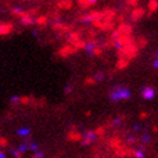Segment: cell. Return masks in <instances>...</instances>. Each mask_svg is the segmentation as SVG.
<instances>
[{
    "mask_svg": "<svg viewBox=\"0 0 158 158\" xmlns=\"http://www.w3.org/2000/svg\"><path fill=\"white\" fill-rule=\"evenodd\" d=\"M71 6H72V0H63L58 3L59 9H71Z\"/></svg>",
    "mask_w": 158,
    "mask_h": 158,
    "instance_id": "cell-11",
    "label": "cell"
},
{
    "mask_svg": "<svg viewBox=\"0 0 158 158\" xmlns=\"http://www.w3.org/2000/svg\"><path fill=\"white\" fill-rule=\"evenodd\" d=\"M17 151H18L21 154L26 153V152L28 151V143H23V144H21V145L17 148Z\"/></svg>",
    "mask_w": 158,
    "mask_h": 158,
    "instance_id": "cell-21",
    "label": "cell"
},
{
    "mask_svg": "<svg viewBox=\"0 0 158 158\" xmlns=\"http://www.w3.org/2000/svg\"><path fill=\"white\" fill-rule=\"evenodd\" d=\"M75 52H76V50L73 49L72 45H67V46H64V48H62V49L59 50V55H60V57H63V58H66V57H68V55L73 54Z\"/></svg>",
    "mask_w": 158,
    "mask_h": 158,
    "instance_id": "cell-9",
    "label": "cell"
},
{
    "mask_svg": "<svg viewBox=\"0 0 158 158\" xmlns=\"http://www.w3.org/2000/svg\"><path fill=\"white\" fill-rule=\"evenodd\" d=\"M10 153H12V156H13L14 158H22V154L17 151V149H13V151H12Z\"/></svg>",
    "mask_w": 158,
    "mask_h": 158,
    "instance_id": "cell-25",
    "label": "cell"
},
{
    "mask_svg": "<svg viewBox=\"0 0 158 158\" xmlns=\"http://www.w3.org/2000/svg\"><path fill=\"white\" fill-rule=\"evenodd\" d=\"M116 43L120 48H123V46H127V45L132 44V39L129 35H121V36L116 37Z\"/></svg>",
    "mask_w": 158,
    "mask_h": 158,
    "instance_id": "cell-5",
    "label": "cell"
},
{
    "mask_svg": "<svg viewBox=\"0 0 158 158\" xmlns=\"http://www.w3.org/2000/svg\"><path fill=\"white\" fill-rule=\"evenodd\" d=\"M21 19H22V21H21V22H22V25H25V26L32 25V22H34L32 18H31L30 15H26V17H23V18H21Z\"/></svg>",
    "mask_w": 158,
    "mask_h": 158,
    "instance_id": "cell-22",
    "label": "cell"
},
{
    "mask_svg": "<svg viewBox=\"0 0 158 158\" xmlns=\"http://www.w3.org/2000/svg\"><path fill=\"white\" fill-rule=\"evenodd\" d=\"M144 14H145V10L143 9V8H135V9L132 10V13H131V18L134 21H139L140 18L144 17Z\"/></svg>",
    "mask_w": 158,
    "mask_h": 158,
    "instance_id": "cell-8",
    "label": "cell"
},
{
    "mask_svg": "<svg viewBox=\"0 0 158 158\" xmlns=\"http://www.w3.org/2000/svg\"><path fill=\"white\" fill-rule=\"evenodd\" d=\"M131 32H132V27H131L130 25H127V23H121V25L116 28V31L113 32L112 37L116 39V37L121 36V35H129V36H130Z\"/></svg>",
    "mask_w": 158,
    "mask_h": 158,
    "instance_id": "cell-3",
    "label": "cell"
},
{
    "mask_svg": "<svg viewBox=\"0 0 158 158\" xmlns=\"http://www.w3.org/2000/svg\"><path fill=\"white\" fill-rule=\"evenodd\" d=\"M0 158H6V154H5V152L0 151Z\"/></svg>",
    "mask_w": 158,
    "mask_h": 158,
    "instance_id": "cell-31",
    "label": "cell"
},
{
    "mask_svg": "<svg viewBox=\"0 0 158 158\" xmlns=\"http://www.w3.org/2000/svg\"><path fill=\"white\" fill-rule=\"evenodd\" d=\"M12 13H13L14 15H17V17H19V18H23V17H26V15H28L27 12H23V10H21V9H13Z\"/></svg>",
    "mask_w": 158,
    "mask_h": 158,
    "instance_id": "cell-19",
    "label": "cell"
},
{
    "mask_svg": "<svg viewBox=\"0 0 158 158\" xmlns=\"http://www.w3.org/2000/svg\"><path fill=\"white\" fill-rule=\"evenodd\" d=\"M53 30H55V31H63V32H64V31L71 30V27L64 25V23H55V25H53Z\"/></svg>",
    "mask_w": 158,
    "mask_h": 158,
    "instance_id": "cell-12",
    "label": "cell"
},
{
    "mask_svg": "<svg viewBox=\"0 0 158 158\" xmlns=\"http://www.w3.org/2000/svg\"><path fill=\"white\" fill-rule=\"evenodd\" d=\"M30 134H31V130L28 127H19L17 130V135L21 138H27V136H30Z\"/></svg>",
    "mask_w": 158,
    "mask_h": 158,
    "instance_id": "cell-10",
    "label": "cell"
},
{
    "mask_svg": "<svg viewBox=\"0 0 158 158\" xmlns=\"http://www.w3.org/2000/svg\"><path fill=\"white\" fill-rule=\"evenodd\" d=\"M157 8H158V2H157V0H149V3H148V10H149V13L156 12Z\"/></svg>",
    "mask_w": 158,
    "mask_h": 158,
    "instance_id": "cell-13",
    "label": "cell"
},
{
    "mask_svg": "<svg viewBox=\"0 0 158 158\" xmlns=\"http://www.w3.org/2000/svg\"><path fill=\"white\" fill-rule=\"evenodd\" d=\"M91 52L94 53V55H97V57H100L102 53H103V52H102V49H100V48H94Z\"/></svg>",
    "mask_w": 158,
    "mask_h": 158,
    "instance_id": "cell-26",
    "label": "cell"
},
{
    "mask_svg": "<svg viewBox=\"0 0 158 158\" xmlns=\"http://www.w3.org/2000/svg\"><path fill=\"white\" fill-rule=\"evenodd\" d=\"M145 152H144V149H141V148H138L134 151V157L135 158H145Z\"/></svg>",
    "mask_w": 158,
    "mask_h": 158,
    "instance_id": "cell-17",
    "label": "cell"
},
{
    "mask_svg": "<svg viewBox=\"0 0 158 158\" xmlns=\"http://www.w3.org/2000/svg\"><path fill=\"white\" fill-rule=\"evenodd\" d=\"M86 84H88V85H93V84H95V78H93V77H88V78H86Z\"/></svg>",
    "mask_w": 158,
    "mask_h": 158,
    "instance_id": "cell-28",
    "label": "cell"
},
{
    "mask_svg": "<svg viewBox=\"0 0 158 158\" xmlns=\"http://www.w3.org/2000/svg\"><path fill=\"white\" fill-rule=\"evenodd\" d=\"M28 151H32L34 153L39 151V144L35 143V141H32V143H28Z\"/></svg>",
    "mask_w": 158,
    "mask_h": 158,
    "instance_id": "cell-23",
    "label": "cell"
},
{
    "mask_svg": "<svg viewBox=\"0 0 158 158\" xmlns=\"http://www.w3.org/2000/svg\"><path fill=\"white\" fill-rule=\"evenodd\" d=\"M97 78H99V80H102V78H103V75H102V73H98Z\"/></svg>",
    "mask_w": 158,
    "mask_h": 158,
    "instance_id": "cell-33",
    "label": "cell"
},
{
    "mask_svg": "<svg viewBox=\"0 0 158 158\" xmlns=\"http://www.w3.org/2000/svg\"><path fill=\"white\" fill-rule=\"evenodd\" d=\"M141 94H143L144 99L151 100V99H153L156 97V90L153 88H151V86H147V88L143 89V93H141Z\"/></svg>",
    "mask_w": 158,
    "mask_h": 158,
    "instance_id": "cell-7",
    "label": "cell"
},
{
    "mask_svg": "<svg viewBox=\"0 0 158 158\" xmlns=\"http://www.w3.org/2000/svg\"><path fill=\"white\" fill-rule=\"evenodd\" d=\"M97 138H98V134H97V131H86L85 134H84V138H82V145H85V147H88V145H90L91 143H94V141L97 140Z\"/></svg>",
    "mask_w": 158,
    "mask_h": 158,
    "instance_id": "cell-4",
    "label": "cell"
},
{
    "mask_svg": "<svg viewBox=\"0 0 158 158\" xmlns=\"http://www.w3.org/2000/svg\"><path fill=\"white\" fill-rule=\"evenodd\" d=\"M35 22L39 26H45L46 23H48V17H46V15H40V17H37V19Z\"/></svg>",
    "mask_w": 158,
    "mask_h": 158,
    "instance_id": "cell-18",
    "label": "cell"
},
{
    "mask_svg": "<svg viewBox=\"0 0 158 158\" xmlns=\"http://www.w3.org/2000/svg\"><path fill=\"white\" fill-rule=\"evenodd\" d=\"M28 2H30V0H28Z\"/></svg>",
    "mask_w": 158,
    "mask_h": 158,
    "instance_id": "cell-34",
    "label": "cell"
},
{
    "mask_svg": "<svg viewBox=\"0 0 158 158\" xmlns=\"http://www.w3.org/2000/svg\"><path fill=\"white\" fill-rule=\"evenodd\" d=\"M44 157H45V153L43 151H37L34 154V158H44Z\"/></svg>",
    "mask_w": 158,
    "mask_h": 158,
    "instance_id": "cell-24",
    "label": "cell"
},
{
    "mask_svg": "<svg viewBox=\"0 0 158 158\" xmlns=\"http://www.w3.org/2000/svg\"><path fill=\"white\" fill-rule=\"evenodd\" d=\"M12 30H13V25L10 22H2L0 23V35L2 36L10 34Z\"/></svg>",
    "mask_w": 158,
    "mask_h": 158,
    "instance_id": "cell-6",
    "label": "cell"
},
{
    "mask_svg": "<svg viewBox=\"0 0 158 158\" xmlns=\"http://www.w3.org/2000/svg\"><path fill=\"white\" fill-rule=\"evenodd\" d=\"M85 46H86V43H85V41H82V40H78V41H76V43L73 44V49H75V50L84 49Z\"/></svg>",
    "mask_w": 158,
    "mask_h": 158,
    "instance_id": "cell-20",
    "label": "cell"
},
{
    "mask_svg": "<svg viewBox=\"0 0 158 158\" xmlns=\"http://www.w3.org/2000/svg\"><path fill=\"white\" fill-rule=\"evenodd\" d=\"M95 2H97V0H77V3L80 4L81 8H88V6L93 5Z\"/></svg>",
    "mask_w": 158,
    "mask_h": 158,
    "instance_id": "cell-15",
    "label": "cell"
},
{
    "mask_svg": "<svg viewBox=\"0 0 158 158\" xmlns=\"http://www.w3.org/2000/svg\"><path fill=\"white\" fill-rule=\"evenodd\" d=\"M120 122H121L120 118H118V120H114V121H113V123H114V125H120Z\"/></svg>",
    "mask_w": 158,
    "mask_h": 158,
    "instance_id": "cell-32",
    "label": "cell"
},
{
    "mask_svg": "<svg viewBox=\"0 0 158 158\" xmlns=\"http://www.w3.org/2000/svg\"><path fill=\"white\" fill-rule=\"evenodd\" d=\"M136 54H138V46L135 44H130L127 46H123V48H120V50H118V57H120V59L130 60L132 58H135Z\"/></svg>",
    "mask_w": 158,
    "mask_h": 158,
    "instance_id": "cell-1",
    "label": "cell"
},
{
    "mask_svg": "<svg viewBox=\"0 0 158 158\" xmlns=\"http://www.w3.org/2000/svg\"><path fill=\"white\" fill-rule=\"evenodd\" d=\"M80 37H81L80 32H76V31H73V32L69 34V40H71V43H72V44H75V43L78 41V40H81Z\"/></svg>",
    "mask_w": 158,
    "mask_h": 158,
    "instance_id": "cell-16",
    "label": "cell"
},
{
    "mask_svg": "<svg viewBox=\"0 0 158 158\" xmlns=\"http://www.w3.org/2000/svg\"><path fill=\"white\" fill-rule=\"evenodd\" d=\"M10 102H12V103H17V102H19V97H12Z\"/></svg>",
    "mask_w": 158,
    "mask_h": 158,
    "instance_id": "cell-30",
    "label": "cell"
},
{
    "mask_svg": "<svg viewBox=\"0 0 158 158\" xmlns=\"http://www.w3.org/2000/svg\"><path fill=\"white\" fill-rule=\"evenodd\" d=\"M149 136L148 135H143V139H141V141H143V143H149Z\"/></svg>",
    "mask_w": 158,
    "mask_h": 158,
    "instance_id": "cell-29",
    "label": "cell"
},
{
    "mask_svg": "<svg viewBox=\"0 0 158 158\" xmlns=\"http://www.w3.org/2000/svg\"><path fill=\"white\" fill-rule=\"evenodd\" d=\"M138 2L139 0H126V3H127L129 5H131V6H134V8L138 5Z\"/></svg>",
    "mask_w": 158,
    "mask_h": 158,
    "instance_id": "cell-27",
    "label": "cell"
},
{
    "mask_svg": "<svg viewBox=\"0 0 158 158\" xmlns=\"http://www.w3.org/2000/svg\"><path fill=\"white\" fill-rule=\"evenodd\" d=\"M127 66H129V60H126V59H118V62L116 63L117 69H125Z\"/></svg>",
    "mask_w": 158,
    "mask_h": 158,
    "instance_id": "cell-14",
    "label": "cell"
},
{
    "mask_svg": "<svg viewBox=\"0 0 158 158\" xmlns=\"http://www.w3.org/2000/svg\"><path fill=\"white\" fill-rule=\"evenodd\" d=\"M130 97H131V91L126 88H116L110 93V99L113 102L126 100V99H130Z\"/></svg>",
    "mask_w": 158,
    "mask_h": 158,
    "instance_id": "cell-2",
    "label": "cell"
}]
</instances>
